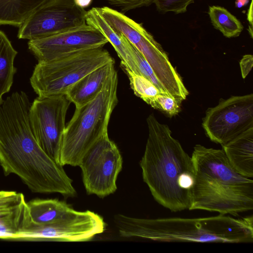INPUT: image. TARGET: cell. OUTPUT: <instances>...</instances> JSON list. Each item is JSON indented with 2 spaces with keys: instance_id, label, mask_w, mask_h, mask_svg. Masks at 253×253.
Here are the masks:
<instances>
[{
  "instance_id": "obj_14",
  "label": "cell",
  "mask_w": 253,
  "mask_h": 253,
  "mask_svg": "<svg viewBox=\"0 0 253 253\" xmlns=\"http://www.w3.org/2000/svg\"><path fill=\"white\" fill-rule=\"evenodd\" d=\"M31 220L22 193L0 191V239H16Z\"/></svg>"
},
{
  "instance_id": "obj_3",
  "label": "cell",
  "mask_w": 253,
  "mask_h": 253,
  "mask_svg": "<svg viewBox=\"0 0 253 253\" xmlns=\"http://www.w3.org/2000/svg\"><path fill=\"white\" fill-rule=\"evenodd\" d=\"M114 222L121 236L162 242L251 243L253 216L219 214L200 218H140L118 214Z\"/></svg>"
},
{
  "instance_id": "obj_8",
  "label": "cell",
  "mask_w": 253,
  "mask_h": 253,
  "mask_svg": "<svg viewBox=\"0 0 253 253\" xmlns=\"http://www.w3.org/2000/svg\"><path fill=\"white\" fill-rule=\"evenodd\" d=\"M71 103L66 95L38 96L29 111L30 126L38 144L59 165L66 116Z\"/></svg>"
},
{
  "instance_id": "obj_13",
  "label": "cell",
  "mask_w": 253,
  "mask_h": 253,
  "mask_svg": "<svg viewBox=\"0 0 253 253\" xmlns=\"http://www.w3.org/2000/svg\"><path fill=\"white\" fill-rule=\"evenodd\" d=\"M108 42L99 31L85 24L50 37L29 40L28 45L38 61H50L79 51L102 47Z\"/></svg>"
},
{
  "instance_id": "obj_18",
  "label": "cell",
  "mask_w": 253,
  "mask_h": 253,
  "mask_svg": "<svg viewBox=\"0 0 253 253\" xmlns=\"http://www.w3.org/2000/svg\"><path fill=\"white\" fill-rule=\"evenodd\" d=\"M32 221L44 224L62 219L75 211L66 202L57 199H35L27 203Z\"/></svg>"
},
{
  "instance_id": "obj_16",
  "label": "cell",
  "mask_w": 253,
  "mask_h": 253,
  "mask_svg": "<svg viewBox=\"0 0 253 253\" xmlns=\"http://www.w3.org/2000/svg\"><path fill=\"white\" fill-rule=\"evenodd\" d=\"M114 65L115 60L95 69L69 89L66 96L75 104L76 108L86 104L97 96L115 70Z\"/></svg>"
},
{
  "instance_id": "obj_28",
  "label": "cell",
  "mask_w": 253,
  "mask_h": 253,
  "mask_svg": "<svg viewBox=\"0 0 253 253\" xmlns=\"http://www.w3.org/2000/svg\"><path fill=\"white\" fill-rule=\"evenodd\" d=\"M74 1L77 5L84 9L91 4L92 0H74Z\"/></svg>"
},
{
  "instance_id": "obj_24",
  "label": "cell",
  "mask_w": 253,
  "mask_h": 253,
  "mask_svg": "<svg viewBox=\"0 0 253 253\" xmlns=\"http://www.w3.org/2000/svg\"><path fill=\"white\" fill-rule=\"evenodd\" d=\"M131 47L136 61L139 75L151 81L161 92L168 93L157 78L152 68L143 55L132 44Z\"/></svg>"
},
{
  "instance_id": "obj_23",
  "label": "cell",
  "mask_w": 253,
  "mask_h": 253,
  "mask_svg": "<svg viewBox=\"0 0 253 253\" xmlns=\"http://www.w3.org/2000/svg\"><path fill=\"white\" fill-rule=\"evenodd\" d=\"M181 103L168 93L160 92L156 96L151 106L171 117L179 112Z\"/></svg>"
},
{
  "instance_id": "obj_15",
  "label": "cell",
  "mask_w": 253,
  "mask_h": 253,
  "mask_svg": "<svg viewBox=\"0 0 253 253\" xmlns=\"http://www.w3.org/2000/svg\"><path fill=\"white\" fill-rule=\"evenodd\" d=\"M85 22L99 31L112 44L121 60V65L124 70L139 75L131 43L109 25L102 16L99 7H92L86 11Z\"/></svg>"
},
{
  "instance_id": "obj_2",
  "label": "cell",
  "mask_w": 253,
  "mask_h": 253,
  "mask_svg": "<svg viewBox=\"0 0 253 253\" xmlns=\"http://www.w3.org/2000/svg\"><path fill=\"white\" fill-rule=\"evenodd\" d=\"M147 123L148 137L140 162L143 181L161 206L173 212L189 210L195 181L192 158L153 114Z\"/></svg>"
},
{
  "instance_id": "obj_11",
  "label": "cell",
  "mask_w": 253,
  "mask_h": 253,
  "mask_svg": "<svg viewBox=\"0 0 253 253\" xmlns=\"http://www.w3.org/2000/svg\"><path fill=\"white\" fill-rule=\"evenodd\" d=\"M202 126L211 140L221 145L253 127V94L221 99L207 110Z\"/></svg>"
},
{
  "instance_id": "obj_29",
  "label": "cell",
  "mask_w": 253,
  "mask_h": 253,
  "mask_svg": "<svg viewBox=\"0 0 253 253\" xmlns=\"http://www.w3.org/2000/svg\"><path fill=\"white\" fill-rule=\"evenodd\" d=\"M249 2V0H236L235 1L236 7L241 8L246 5Z\"/></svg>"
},
{
  "instance_id": "obj_26",
  "label": "cell",
  "mask_w": 253,
  "mask_h": 253,
  "mask_svg": "<svg viewBox=\"0 0 253 253\" xmlns=\"http://www.w3.org/2000/svg\"><path fill=\"white\" fill-rule=\"evenodd\" d=\"M110 4L120 8L122 12L147 6L152 3L151 0H105Z\"/></svg>"
},
{
  "instance_id": "obj_20",
  "label": "cell",
  "mask_w": 253,
  "mask_h": 253,
  "mask_svg": "<svg viewBox=\"0 0 253 253\" xmlns=\"http://www.w3.org/2000/svg\"><path fill=\"white\" fill-rule=\"evenodd\" d=\"M17 51L13 48L6 35L0 30V106L3 95L9 91L16 72L14 65Z\"/></svg>"
},
{
  "instance_id": "obj_5",
  "label": "cell",
  "mask_w": 253,
  "mask_h": 253,
  "mask_svg": "<svg viewBox=\"0 0 253 253\" xmlns=\"http://www.w3.org/2000/svg\"><path fill=\"white\" fill-rule=\"evenodd\" d=\"M117 87L118 75L115 70L94 99L76 108L64 132L60 165L79 166L87 151L108 134L110 117L118 103Z\"/></svg>"
},
{
  "instance_id": "obj_1",
  "label": "cell",
  "mask_w": 253,
  "mask_h": 253,
  "mask_svg": "<svg viewBox=\"0 0 253 253\" xmlns=\"http://www.w3.org/2000/svg\"><path fill=\"white\" fill-rule=\"evenodd\" d=\"M24 91H16L0 106V165L4 175H18L33 192L74 196L72 180L63 166L38 144L29 120L31 106Z\"/></svg>"
},
{
  "instance_id": "obj_27",
  "label": "cell",
  "mask_w": 253,
  "mask_h": 253,
  "mask_svg": "<svg viewBox=\"0 0 253 253\" xmlns=\"http://www.w3.org/2000/svg\"><path fill=\"white\" fill-rule=\"evenodd\" d=\"M253 65V56L251 54L243 56L240 61V65L242 76L245 79L251 71Z\"/></svg>"
},
{
  "instance_id": "obj_7",
  "label": "cell",
  "mask_w": 253,
  "mask_h": 253,
  "mask_svg": "<svg viewBox=\"0 0 253 253\" xmlns=\"http://www.w3.org/2000/svg\"><path fill=\"white\" fill-rule=\"evenodd\" d=\"M106 21L143 55L158 80L169 94L180 102L186 98L189 92L167 53L141 24L116 10L109 13Z\"/></svg>"
},
{
  "instance_id": "obj_17",
  "label": "cell",
  "mask_w": 253,
  "mask_h": 253,
  "mask_svg": "<svg viewBox=\"0 0 253 253\" xmlns=\"http://www.w3.org/2000/svg\"><path fill=\"white\" fill-rule=\"evenodd\" d=\"M230 164L239 173L253 177V127L222 145Z\"/></svg>"
},
{
  "instance_id": "obj_9",
  "label": "cell",
  "mask_w": 253,
  "mask_h": 253,
  "mask_svg": "<svg viewBox=\"0 0 253 253\" xmlns=\"http://www.w3.org/2000/svg\"><path fill=\"white\" fill-rule=\"evenodd\" d=\"M122 165L121 153L108 134L98 140L85 154L79 165L87 193L100 198L114 193Z\"/></svg>"
},
{
  "instance_id": "obj_6",
  "label": "cell",
  "mask_w": 253,
  "mask_h": 253,
  "mask_svg": "<svg viewBox=\"0 0 253 253\" xmlns=\"http://www.w3.org/2000/svg\"><path fill=\"white\" fill-rule=\"evenodd\" d=\"M114 61L102 47L84 50L50 61H38L30 78L41 97L66 95L69 89L95 69Z\"/></svg>"
},
{
  "instance_id": "obj_4",
  "label": "cell",
  "mask_w": 253,
  "mask_h": 253,
  "mask_svg": "<svg viewBox=\"0 0 253 253\" xmlns=\"http://www.w3.org/2000/svg\"><path fill=\"white\" fill-rule=\"evenodd\" d=\"M195 181L189 210L237 216L253 209V180L237 172L223 150L197 144L192 155Z\"/></svg>"
},
{
  "instance_id": "obj_12",
  "label": "cell",
  "mask_w": 253,
  "mask_h": 253,
  "mask_svg": "<svg viewBox=\"0 0 253 253\" xmlns=\"http://www.w3.org/2000/svg\"><path fill=\"white\" fill-rule=\"evenodd\" d=\"M86 11L74 0H52L36 10L19 27L17 37L36 40L84 25Z\"/></svg>"
},
{
  "instance_id": "obj_21",
  "label": "cell",
  "mask_w": 253,
  "mask_h": 253,
  "mask_svg": "<svg viewBox=\"0 0 253 253\" xmlns=\"http://www.w3.org/2000/svg\"><path fill=\"white\" fill-rule=\"evenodd\" d=\"M208 14L214 28L226 38L237 37L243 30L241 22L223 7L210 6Z\"/></svg>"
},
{
  "instance_id": "obj_10",
  "label": "cell",
  "mask_w": 253,
  "mask_h": 253,
  "mask_svg": "<svg viewBox=\"0 0 253 253\" xmlns=\"http://www.w3.org/2000/svg\"><path fill=\"white\" fill-rule=\"evenodd\" d=\"M105 227L103 218L97 213L75 210L64 218L49 223L37 224L31 220L16 239L84 242L102 233Z\"/></svg>"
},
{
  "instance_id": "obj_25",
  "label": "cell",
  "mask_w": 253,
  "mask_h": 253,
  "mask_svg": "<svg viewBox=\"0 0 253 253\" xmlns=\"http://www.w3.org/2000/svg\"><path fill=\"white\" fill-rule=\"evenodd\" d=\"M195 0H151L157 10L162 14L172 12L175 14L185 13L188 6Z\"/></svg>"
},
{
  "instance_id": "obj_19",
  "label": "cell",
  "mask_w": 253,
  "mask_h": 253,
  "mask_svg": "<svg viewBox=\"0 0 253 253\" xmlns=\"http://www.w3.org/2000/svg\"><path fill=\"white\" fill-rule=\"evenodd\" d=\"M52 0H0V25L19 27L38 8Z\"/></svg>"
},
{
  "instance_id": "obj_22",
  "label": "cell",
  "mask_w": 253,
  "mask_h": 253,
  "mask_svg": "<svg viewBox=\"0 0 253 253\" xmlns=\"http://www.w3.org/2000/svg\"><path fill=\"white\" fill-rule=\"evenodd\" d=\"M127 74L134 93L150 106L161 92L149 80L143 76L124 70Z\"/></svg>"
}]
</instances>
